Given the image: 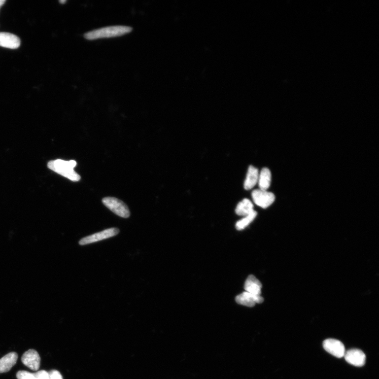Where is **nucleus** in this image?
I'll return each instance as SVG.
<instances>
[{
	"mask_svg": "<svg viewBox=\"0 0 379 379\" xmlns=\"http://www.w3.org/2000/svg\"><path fill=\"white\" fill-rule=\"evenodd\" d=\"M132 30V28L128 26H109L87 32L84 35V37L87 40H92L122 36L131 32Z\"/></svg>",
	"mask_w": 379,
	"mask_h": 379,
	"instance_id": "1",
	"label": "nucleus"
},
{
	"mask_svg": "<svg viewBox=\"0 0 379 379\" xmlns=\"http://www.w3.org/2000/svg\"><path fill=\"white\" fill-rule=\"evenodd\" d=\"M77 162L75 160L65 161L61 159L49 162L48 167L50 170L74 182L79 181L81 176L75 170Z\"/></svg>",
	"mask_w": 379,
	"mask_h": 379,
	"instance_id": "2",
	"label": "nucleus"
},
{
	"mask_svg": "<svg viewBox=\"0 0 379 379\" xmlns=\"http://www.w3.org/2000/svg\"><path fill=\"white\" fill-rule=\"evenodd\" d=\"M102 203L112 212L120 217L128 218L130 216V210L128 206L116 198H105L102 199Z\"/></svg>",
	"mask_w": 379,
	"mask_h": 379,
	"instance_id": "3",
	"label": "nucleus"
},
{
	"mask_svg": "<svg viewBox=\"0 0 379 379\" xmlns=\"http://www.w3.org/2000/svg\"><path fill=\"white\" fill-rule=\"evenodd\" d=\"M252 197L255 204L263 209L270 206L275 199V195L273 193L260 189L253 191Z\"/></svg>",
	"mask_w": 379,
	"mask_h": 379,
	"instance_id": "4",
	"label": "nucleus"
},
{
	"mask_svg": "<svg viewBox=\"0 0 379 379\" xmlns=\"http://www.w3.org/2000/svg\"><path fill=\"white\" fill-rule=\"evenodd\" d=\"M120 230L116 228L108 229L82 238L79 244L81 246H84L95 243L107 239L108 238L114 237L118 234Z\"/></svg>",
	"mask_w": 379,
	"mask_h": 379,
	"instance_id": "5",
	"label": "nucleus"
},
{
	"mask_svg": "<svg viewBox=\"0 0 379 379\" xmlns=\"http://www.w3.org/2000/svg\"><path fill=\"white\" fill-rule=\"evenodd\" d=\"M323 346L326 352L335 357L341 358L345 355L344 346L339 340L328 339L324 341Z\"/></svg>",
	"mask_w": 379,
	"mask_h": 379,
	"instance_id": "6",
	"label": "nucleus"
},
{
	"mask_svg": "<svg viewBox=\"0 0 379 379\" xmlns=\"http://www.w3.org/2000/svg\"><path fill=\"white\" fill-rule=\"evenodd\" d=\"M21 360L25 366L33 371H38L40 367L41 358L38 353L30 349L22 356Z\"/></svg>",
	"mask_w": 379,
	"mask_h": 379,
	"instance_id": "7",
	"label": "nucleus"
},
{
	"mask_svg": "<svg viewBox=\"0 0 379 379\" xmlns=\"http://www.w3.org/2000/svg\"><path fill=\"white\" fill-rule=\"evenodd\" d=\"M344 357L347 362L356 367H362L366 361L364 353L361 350L357 349L348 350Z\"/></svg>",
	"mask_w": 379,
	"mask_h": 379,
	"instance_id": "8",
	"label": "nucleus"
},
{
	"mask_svg": "<svg viewBox=\"0 0 379 379\" xmlns=\"http://www.w3.org/2000/svg\"><path fill=\"white\" fill-rule=\"evenodd\" d=\"M235 301L240 305L253 307L257 303H262L264 301V298L261 296H256L245 291L236 297Z\"/></svg>",
	"mask_w": 379,
	"mask_h": 379,
	"instance_id": "9",
	"label": "nucleus"
},
{
	"mask_svg": "<svg viewBox=\"0 0 379 379\" xmlns=\"http://www.w3.org/2000/svg\"><path fill=\"white\" fill-rule=\"evenodd\" d=\"M21 40L17 36L7 32H0V47L11 49H18Z\"/></svg>",
	"mask_w": 379,
	"mask_h": 379,
	"instance_id": "10",
	"label": "nucleus"
},
{
	"mask_svg": "<svg viewBox=\"0 0 379 379\" xmlns=\"http://www.w3.org/2000/svg\"><path fill=\"white\" fill-rule=\"evenodd\" d=\"M262 285L260 281L254 275H250L246 281L245 290L256 296H261Z\"/></svg>",
	"mask_w": 379,
	"mask_h": 379,
	"instance_id": "11",
	"label": "nucleus"
},
{
	"mask_svg": "<svg viewBox=\"0 0 379 379\" xmlns=\"http://www.w3.org/2000/svg\"><path fill=\"white\" fill-rule=\"evenodd\" d=\"M18 358V354L12 352L0 359V373L9 371L16 364Z\"/></svg>",
	"mask_w": 379,
	"mask_h": 379,
	"instance_id": "12",
	"label": "nucleus"
},
{
	"mask_svg": "<svg viewBox=\"0 0 379 379\" xmlns=\"http://www.w3.org/2000/svg\"><path fill=\"white\" fill-rule=\"evenodd\" d=\"M259 173L257 168L250 165L248 168L244 188L249 190L254 188L258 182Z\"/></svg>",
	"mask_w": 379,
	"mask_h": 379,
	"instance_id": "13",
	"label": "nucleus"
},
{
	"mask_svg": "<svg viewBox=\"0 0 379 379\" xmlns=\"http://www.w3.org/2000/svg\"><path fill=\"white\" fill-rule=\"evenodd\" d=\"M272 175L269 168L264 167L259 173L258 184L259 189L267 191L271 185Z\"/></svg>",
	"mask_w": 379,
	"mask_h": 379,
	"instance_id": "14",
	"label": "nucleus"
},
{
	"mask_svg": "<svg viewBox=\"0 0 379 379\" xmlns=\"http://www.w3.org/2000/svg\"><path fill=\"white\" fill-rule=\"evenodd\" d=\"M254 204L248 199H245L237 205L235 213L240 216L246 217L254 212Z\"/></svg>",
	"mask_w": 379,
	"mask_h": 379,
	"instance_id": "15",
	"label": "nucleus"
},
{
	"mask_svg": "<svg viewBox=\"0 0 379 379\" xmlns=\"http://www.w3.org/2000/svg\"><path fill=\"white\" fill-rule=\"evenodd\" d=\"M48 372L45 370H41L36 373L19 371L17 374L18 379H48Z\"/></svg>",
	"mask_w": 379,
	"mask_h": 379,
	"instance_id": "16",
	"label": "nucleus"
},
{
	"mask_svg": "<svg viewBox=\"0 0 379 379\" xmlns=\"http://www.w3.org/2000/svg\"><path fill=\"white\" fill-rule=\"evenodd\" d=\"M257 216V213L255 210L251 214L245 217L242 220L238 221L236 223V229L238 231L245 229L249 224L255 220Z\"/></svg>",
	"mask_w": 379,
	"mask_h": 379,
	"instance_id": "17",
	"label": "nucleus"
},
{
	"mask_svg": "<svg viewBox=\"0 0 379 379\" xmlns=\"http://www.w3.org/2000/svg\"><path fill=\"white\" fill-rule=\"evenodd\" d=\"M48 379H63V377L57 370H53L48 372Z\"/></svg>",
	"mask_w": 379,
	"mask_h": 379,
	"instance_id": "18",
	"label": "nucleus"
},
{
	"mask_svg": "<svg viewBox=\"0 0 379 379\" xmlns=\"http://www.w3.org/2000/svg\"><path fill=\"white\" fill-rule=\"evenodd\" d=\"M6 2V0H0V8L5 4Z\"/></svg>",
	"mask_w": 379,
	"mask_h": 379,
	"instance_id": "19",
	"label": "nucleus"
},
{
	"mask_svg": "<svg viewBox=\"0 0 379 379\" xmlns=\"http://www.w3.org/2000/svg\"><path fill=\"white\" fill-rule=\"evenodd\" d=\"M59 2L62 4H64L66 2V0H61V1H60Z\"/></svg>",
	"mask_w": 379,
	"mask_h": 379,
	"instance_id": "20",
	"label": "nucleus"
}]
</instances>
